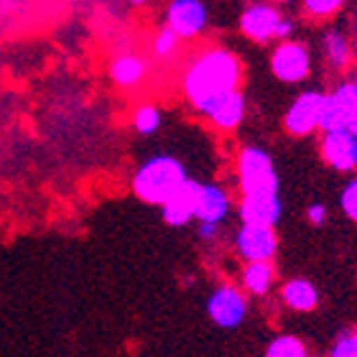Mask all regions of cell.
<instances>
[{
	"instance_id": "6da1fadb",
	"label": "cell",
	"mask_w": 357,
	"mask_h": 357,
	"mask_svg": "<svg viewBox=\"0 0 357 357\" xmlns=\"http://www.w3.org/2000/svg\"><path fill=\"white\" fill-rule=\"evenodd\" d=\"M240 79H243V64L238 56L230 49L209 46L189 61L181 77V89L194 110L202 112L212 100L240 89Z\"/></svg>"
},
{
	"instance_id": "7a4b0ae2",
	"label": "cell",
	"mask_w": 357,
	"mask_h": 357,
	"mask_svg": "<svg viewBox=\"0 0 357 357\" xmlns=\"http://www.w3.org/2000/svg\"><path fill=\"white\" fill-rule=\"evenodd\" d=\"M189 178L192 176L186 172V166L176 156L156 153V156L146 158L135 169L133 178H130V189H133V194L141 202L153 204V207H161Z\"/></svg>"
},
{
	"instance_id": "3957f363",
	"label": "cell",
	"mask_w": 357,
	"mask_h": 357,
	"mask_svg": "<svg viewBox=\"0 0 357 357\" xmlns=\"http://www.w3.org/2000/svg\"><path fill=\"white\" fill-rule=\"evenodd\" d=\"M238 181L243 204H273L281 202V178L266 149L245 146L238 156Z\"/></svg>"
},
{
	"instance_id": "277c9868",
	"label": "cell",
	"mask_w": 357,
	"mask_h": 357,
	"mask_svg": "<svg viewBox=\"0 0 357 357\" xmlns=\"http://www.w3.org/2000/svg\"><path fill=\"white\" fill-rule=\"evenodd\" d=\"M209 10L204 0H172L166 6V29L172 31L178 41L199 38L207 31Z\"/></svg>"
},
{
	"instance_id": "5b68a950",
	"label": "cell",
	"mask_w": 357,
	"mask_h": 357,
	"mask_svg": "<svg viewBox=\"0 0 357 357\" xmlns=\"http://www.w3.org/2000/svg\"><path fill=\"white\" fill-rule=\"evenodd\" d=\"M355 118H357V82L337 84L329 95H324L321 123H319V128L324 133H329V130H350Z\"/></svg>"
},
{
	"instance_id": "8992f818",
	"label": "cell",
	"mask_w": 357,
	"mask_h": 357,
	"mask_svg": "<svg viewBox=\"0 0 357 357\" xmlns=\"http://www.w3.org/2000/svg\"><path fill=\"white\" fill-rule=\"evenodd\" d=\"M207 314L217 327H222V329L240 327L248 317L245 294H243L238 286H232V283L217 286L207 298Z\"/></svg>"
},
{
	"instance_id": "52a82bcc",
	"label": "cell",
	"mask_w": 357,
	"mask_h": 357,
	"mask_svg": "<svg viewBox=\"0 0 357 357\" xmlns=\"http://www.w3.org/2000/svg\"><path fill=\"white\" fill-rule=\"evenodd\" d=\"M271 69H273L275 79L296 84L312 72V54L301 41H281L271 54Z\"/></svg>"
},
{
	"instance_id": "ba28073f",
	"label": "cell",
	"mask_w": 357,
	"mask_h": 357,
	"mask_svg": "<svg viewBox=\"0 0 357 357\" xmlns=\"http://www.w3.org/2000/svg\"><path fill=\"white\" fill-rule=\"evenodd\" d=\"M235 250L245 263H271L275 250H278L275 227L243 225L235 235Z\"/></svg>"
},
{
	"instance_id": "9c48e42d",
	"label": "cell",
	"mask_w": 357,
	"mask_h": 357,
	"mask_svg": "<svg viewBox=\"0 0 357 357\" xmlns=\"http://www.w3.org/2000/svg\"><path fill=\"white\" fill-rule=\"evenodd\" d=\"M321 105H324V92H317V89L301 92L286 112V120H283L286 130L296 138L312 135L321 123Z\"/></svg>"
},
{
	"instance_id": "30bf717a",
	"label": "cell",
	"mask_w": 357,
	"mask_h": 357,
	"mask_svg": "<svg viewBox=\"0 0 357 357\" xmlns=\"http://www.w3.org/2000/svg\"><path fill=\"white\" fill-rule=\"evenodd\" d=\"M283 15L268 3H253L240 13V31L243 36L255 41V44H266L275 38V29L281 23Z\"/></svg>"
},
{
	"instance_id": "8fae6325",
	"label": "cell",
	"mask_w": 357,
	"mask_h": 357,
	"mask_svg": "<svg viewBox=\"0 0 357 357\" xmlns=\"http://www.w3.org/2000/svg\"><path fill=\"white\" fill-rule=\"evenodd\" d=\"M321 158L335 172H355L357 169V138L350 130H329L321 138Z\"/></svg>"
},
{
	"instance_id": "7c38bea8",
	"label": "cell",
	"mask_w": 357,
	"mask_h": 357,
	"mask_svg": "<svg viewBox=\"0 0 357 357\" xmlns=\"http://www.w3.org/2000/svg\"><path fill=\"white\" fill-rule=\"evenodd\" d=\"M202 115H204L217 130L230 133V130L240 128V123H243V118H245V97H243L240 89L227 92V95L212 100V102L202 110Z\"/></svg>"
},
{
	"instance_id": "4fadbf2b",
	"label": "cell",
	"mask_w": 357,
	"mask_h": 357,
	"mask_svg": "<svg viewBox=\"0 0 357 357\" xmlns=\"http://www.w3.org/2000/svg\"><path fill=\"white\" fill-rule=\"evenodd\" d=\"M230 209L232 199L225 186L199 184V197H197V209H194V220H199V225H222Z\"/></svg>"
},
{
	"instance_id": "5bb4252c",
	"label": "cell",
	"mask_w": 357,
	"mask_h": 357,
	"mask_svg": "<svg viewBox=\"0 0 357 357\" xmlns=\"http://www.w3.org/2000/svg\"><path fill=\"white\" fill-rule=\"evenodd\" d=\"M197 197H199V181L189 178L178 192H174L169 199L161 204V217L169 227H184L194 220L197 209Z\"/></svg>"
},
{
	"instance_id": "9a60e30c",
	"label": "cell",
	"mask_w": 357,
	"mask_h": 357,
	"mask_svg": "<svg viewBox=\"0 0 357 357\" xmlns=\"http://www.w3.org/2000/svg\"><path fill=\"white\" fill-rule=\"evenodd\" d=\"M107 75H110V82L115 84V87L135 89L146 82V75H149V61L143 59L141 54L123 52L110 61Z\"/></svg>"
},
{
	"instance_id": "2e32d148",
	"label": "cell",
	"mask_w": 357,
	"mask_h": 357,
	"mask_svg": "<svg viewBox=\"0 0 357 357\" xmlns=\"http://www.w3.org/2000/svg\"><path fill=\"white\" fill-rule=\"evenodd\" d=\"M283 304L294 309V312L309 314L319 306V294L314 289V283H309L306 278H294L281 289Z\"/></svg>"
},
{
	"instance_id": "e0dca14e",
	"label": "cell",
	"mask_w": 357,
	"mask_h": 357,
	"mask_svg": "<svg viewBox=\"0 0 357 357\" xmlns=\"http://www.w3.org/2000/svg\"><path fill=\"white\" fill-rule=\"evenodd\" d=\"M275 281V268L273 263H248L243 271V286L248 294L253 296H266L273 289Z\"/></svg>"
},
{
	"instance_id": "ac0fdd59",
	"label": "cell",
	"mask_w": 357,
	"mask_h": 357,
	"mask_svg": "<svg viewBox=\"0 0 357 357\" xmlns=\"http://www.w3.org/2000/svg\"><path fill=\"white\" fill-rule=\"evenodd\" d=\"M161 123H164V112H161V107L153 102L138 105V107L133 110V115H130V126H133L135 133H141V135L158 133Z\"/></svg>"
},
{
	"instance_id": "d6986e66",
	"label": "cell",
	"mask_w": 357,
	"mask_h": 357,
	"mask_svg": "<svg viewBox=\"0 0 357 357\" xmlns=\"http://www.w3.org/2000/svg\"><path fill=\"white\" fill-rule=\"evenodd\" d=\"M324 49H327V59L335 69H347L352 61V52H350V41L344 36L342 31H329L324 36Z\"/></svg>"
},
{
	"instance_id": "ffe728a7",
	"label": "cell",
	"mask_w": 357,
	"mask_h": 357,
	"mask_svg": "<svg viewBox=\"0 0 357 357\" xmlns=\"http://www.w3.org/2000/svg\"><path fill=\"white\" fill-rule=\"evenodd\" d=\"M266 357H309V350H306V344L298 337L281 335L268 344Z\"/></svg>"
},
{
	"instance_id": "44dd1931",
	"label": "cell",
	"mask_w": 357,
	"mask_h": 357,
	"mask_svg": "<svg viewBox=\"0 0 357 357\" xmlns=\"http://www.w3.org/2000/svg\"><path fill=\"white\" fill-rule=\"evenodd\" d=\"M178 44H181V41H178L172 31L164 26V29L156 31V36H153V44H151V49H153V56H156V59L169 61V59H174V56H176Z\"/></svg>"
},
{
	"instance_id": "7402d4cb",
	"label": "cell",
	"mask_w": 357,
	"mask_h": 357,
	"mask_svg": "<svg viewBox=\"0 0 357 357\" xmlns=\"http://www.w3.org/2000/svg\"><path fill=\"white\" fill-rule=\"evenodd\" d=\"M342 6L344 0H304L306 13L314 15V18H329L337 10H342Z\"/></svg>"
},
{
	"instance_id": "603a6c76",
	"label": "cell",
	"mask_w": 357,
	"mask_h": 357,
	"mask_svg": "<svg viewBox=\"0 0 357 357\" xmlns=\"http://www.w3.org/2000/svg\"><path fill=\"white\" fill-rule=\"evenodd\" d=\"M340 207L347 217H350L352 222H357V178L347 181V186L342 189L340 194Z\"/></svg>"
},
{
	"instance_id": "cb8c5ba5",
	"label": "cell",
	"mask_w": 357,
	"mask_h": 357,
	"mask_svg": "<svg viewBox=\"0 0 357 357\" xmlns=\"http://www.w3.org/2000/svg\"><path fill=\"white\" fill-rule=\"evenodd\" d=\"M329 357H355V344H352V332H342L332 344Z\"/></svg>"
},
{
	"instance_id": "d4e9b609",
	"label": "cell",
	"mask_w": 357,
	"mask_h": 357,
	"mask_svg": "<svg viewBox=\"0 0 357 357\" xmlns=\"http://www.w3.org/2000/svg\"><path fill=\"white\" fill-rule=\"evenodd\" d=\"M306 217H309V222L321 227V225L327 222V207L324 204H312V207L306 209Z\"/></svg>"
},
{
	"instance_id": "484cf974",
	"label": "cell",
	"mask_w": 357,
	"mask_h": 357,
	"mask_svg": "<svg viewBox=\"0 0 357 357\" xmlns=\"http://www.w3.org/2000/svg\"><path fill=\"white\" fill-rule=\"evenodd\" d=\"M220 235V225H199V240H215Z\"/></svg>"
},
{
	"instance_id": "4316f807",
	"label": "cell",
	"mask_w": 357,
	"mask_h": 357,
	"mask_svg": "<svg viewBox=\"0 0 357 357\" xmlns=\"http://www.w3.org/2000/svg\"><path fill=\"white\" fill-rule=\"evenodd\" d=\"M291 31H294V21H289V18H281L278 29H275V38H289Z\"/></svg>"
},
{
	"instance_id": "83f0119b",
	"label": "cell",
	"mask_w": 357,
	"mask_h": 357,
	"mask_svg": "<svg viewBox=\"0 0 357 357\" xmlns=\"http://www.w3.org/2000/svg\"><path fill=\"white\" fill-rule=\"evenodd\" d=\"M352 344H355V357H357V332H352Z\"/></svg>"
},
{
	"instance_id": "f1b7e54d",
	"label": "cell",
	"mask_w": 357,
	"mask_h": 357,
	"mask_svg": "<svg viewBox=\"0 0 357 357\" xmlns=\"http://www.w3.org/2000/svg\"><path fill=\"white\" fill-rule=\"evenodd\" d=\"M128 3H133V6H141V3H146V0H128Z\"/></svg>"
},
{
	"instance_id": "f546056e",
	"label": "cell",
	"mask_w": 357,
	"mask_h": 357,
	"mask_svg": "<svg viewBox=\"0 0 357 357\" xmlns=\"http://www.w3.org/2000/svg\"><path fill=\"white\" fill-rule=\"evenodd\" d=\"M275 3H294V0H275Z\"/></svg>"
}]
</instances>
